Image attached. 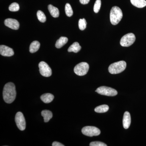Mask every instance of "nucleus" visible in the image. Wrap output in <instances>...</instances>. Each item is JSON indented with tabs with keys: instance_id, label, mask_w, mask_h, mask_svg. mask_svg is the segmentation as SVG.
I'll use <instances>...</instances> for the list:
<instances>
[{
	"instance_id": "f257e3e1",
	"label": "nucleus",
	"mask_w": 146,
	"mask_h": 146,
	"mask_svg": "<svg viewBox=\"0 0 146 146\" xmlns=\"http://www.w3.org/2000/svg\"><path fill=\"white\" fill-rule=\"evenodd\" d=\"M16 96V87L12 82H8L5 84L3 90V98L4 100L7 104L13 102Z\"/></svg>"
},
{
	"instance_id": "f03ea898",
	"label": "nucleus",
	"mask_w": 146,
	"mask_h": 146,
	"mask_svg": "<svg viewBox=\"0 0 146 146\" xmlns=\"http://www.w3.org/2000/svg\"><path fill=\"white\" fill-rule=\"evenodd\" d=\"M122 11L119 7L114 6L111 9L110 12V21L114 25H117L123 18Z\"/></svg>"
},
{
	"instance_id": "7ed1b4c3",
	"label": "nucleus",
	"mask_w": 146,
	"mask_h": 146,
	"mask_svg": "<svg viewBox=\"0 0 146 146\" xmlns=\"http://www.w3.org/2000/svg\"><path fill=\"white\" fill-rule=\"evenodd\" d=\"M126 63L123 60L115 62L110 65L108 71L112 74H119L124 71L126 68Z\"/></svg>"
},
{
	"instance_id": "20e7f679",
	"label": "nucleus",
	"mask_w": 146,
	"mask_h": 146,
	"mask_svg": "<svg viewBox=\"0 0 146 146\" xmlns=\"http://www.w3.org/2000/svg\"><path fill=\"white\" fill-rule=\"evenodd\" d=\"M136 40V36L133 33H129L124 35L120 40V44L123 47H129Z\"/></svg>"
},
{
	"instance_id": "39448f33",
	"label": "nucleus",
	"mask_w": 146,
	"mask_h": 146,
	"mask_svg": "<svg viewBox=\"0 0 146 146\" xmlns=\"http://www.w3.org/2000/svg\"><path fill=\"white\" fill-rule=\"evenodd\" d=\"M89 66L86 62H82L76 65L74 72L76 74L79 76L85 75L89 71Z\"/></svg>"
},
{
	"instance_id": "423d86ee",
	"label": "nucleus",
	"mask_w": 146,
	"mask_h": 146,
	"mask_svg": "<svg viewBox=\"0 0 146 146\" xmlns=\"http://www.w3.org/2000/svg\"><path fill=\"white\" fill-rule=\"evenodd\" d=\"M98 94L107 96H115L117 95V91L110 87L102 86L99 87L96 91Z\"/></svg>"
},
{
	"instance_id": "0eeeda50",
	"label": "nucleus",
	"mask_w": 146,
	"mask_h": 146,
	"mask_svg": "<svg viewBox=\"0 0 146 146\" xmlns=\"http://www.w3.org/2000/svg\"><path fill=\"white\" fill-rule=\"evenodd\" d=\"M82 132L85 136L93 137L98 136L100 134V130L98 128L94 126H86L82 129Z\"/></svg>"
},
{
	"instance_id": "6e6552de",
	"label": "nucleus",
	"mask_w": 146,
	"mask_h": 146,
	"mask_svg": "<svg viewBox=\"0 0 146 146\" xmlns=\"http://www.w3.org/2000/svg\"><path fill=\"white\" fill-rule=\"evenodd\" d=\"M15 121L17 127L21 131H24L26 128V121L23 114L21 112L16 113Z\"/></svg>"
},
{
	"instance_id": "1a4fd4ad",
	"label": "nucleus",
	"mask_w": 146,
	"mask_h": 146,
	"mask_svg": "<svg viewBox=\"0 0 146 146\" xmlns=\"http://www.w3.org/2000/svg\"><path fill=\"white\" fill-rule=\"evenodd\" d=\"M39 68L40 73L43 76L48 77L52 75L51 69L46 62L44 61L40 62L39 64Z\"/></svg>"
},
{
	"instance_id": "9d476101",
	"label": "nucleus",
	"mask_w": 146,
	"mask_h": 146,
	"mask_svg": "<svg viewBox=\"0 0 146 146\" xmlns=\"http://www.w3.org/2000/svg\"><path fill=\"white\" fill-rule=\"evenodd\" d=\"M5 25L6 26L13 30H18L20 27L19 22L15 19L8 18L5 21Z\"/></svg>"
},
{
	"instance_id": "9b49d317",
	"label": "nucleus",
	"mask_w": 146,
	"mask_h": 146,
	"mask_svg": "<svg viewBox=\"0 0 146 146\" xmlns=\"http://www.w3.org/2000/svg\"><path fill=\"white\" fill-rule=\"evenodd\" d=\"M0 54L3 56L9 57L13 55L14 53L11 48L5 45H1L0 46Z\"/></svg>"
},
{
	"instance_id": "f8f14e48",
	"label": "nucleus",
	"mask_w": 146,
	"mask_h": 146,
	"mask_svg": "<svg viewBox=\"0 0 146 146\" xmlns=\"http://www.w3.org/2000/svg\"><path fill=\"white\" fill-rule=\"evenodd\" d=\"M131 122V119L130 113L128 112H125L124 113L123 117V126L125 129H127L130 126Z\"/></svg>"
},
{
	"instance_id": "ddd939ff",
	"label": "nucleus",
	"mask_w": 146,
	"mask_h": 146,
	"mask_svg": "<svg viewBox=\"0 0 146 146\" xmlns=\"http://www.w3.org/2000/svg\"><path fill=\"white\" fill-rule=\"evenodd\" d=\"M40 98L44 103L48 104L52 101L54 99V96L52 94L47 93L42 95Z\"/></svg>"
},
{
	"instance_id": "4468645a",
	"label": "nucleus",
	"mask_w": 146,
	"mask_h": 146,
	"mask_svg": "<svg viewBox=\"0 0 146 146\" xmlns=\"http://www.w3.org/2000/svg\"><path fill=\"white\" fill-rule=\"evenodd\" d=\"M48 9L51 16L54 18H58L59 16V11L57 7H55L52 5L48 6Z\"/></svg>"
},
{
	"instance_id": "2eb2a0df",
	"label": "nucleus",
	"mask_w": 146,
	"mask_h": 146,
	"mask_svg": "<svg viewBox=\"0 0 146 146\" xmlns=\"http://www.w3.org/2000/svg\"><path fill=\"white\" fill-rule=\"evenodd\" d=\"M42 116L44 117V121L45 122H48L52 117L53 115L52 112L48 110H44L42 111Z\"/></svg>"
},
{
	"instance_id": "dca6fc26",
	"label": "nucleus",
	"mask_w": 146,
	"mask_h": 146,
	"mask_svg": "<svg viewBox=\"0 0 146 146\" xmlns=\"http://www.w3.org/2000/svg\"><path fill=\"white\" fill-rule=\"evenodd\" d=\"M68 38L65 36H61L56 41L55 44V46L57 48H62L68 42Z\"/></svg>"
},
{
	"instance_id": "f3484780",
	"label": "nucleus",
	"mask_w": 146,
	"mask_h": 146,
	"mask_svg": "<svg viewBox=\"0 0 146 146\" xmlns=\"http://www.w3.org/2000/svg\"><path fill=\"white\" fill-rule=\"evenodd\" d=\"M131 3L138 8H143L146 6L145 0H130Z\"/></svg>"
},
{
	"instance_id": "a211bd4d",
	"label": "nucleus",
	"mask_w": 146,
	"mask_h": 146,
	"mask_svg": "<svg viewBox=\"0 0 146 146\" xmlns=\"http://www.w3.org/2000/svg\"><path fill=\"white\" fill-rule=\"evenodd\" d=\"M81 47L78 42H75L73 43L70 46L68 49L69 52H73L77 53L81 50Z\"/></svg>"
},
{
	"instance_id": "6ab92c4d",
	"label": "nucleus",
	"mask_w": 146,
	"mask_h": 146,
	"mask_svg": "<svg viewBox=\"0 0 146 146\" xmlns=\"http://www.w3.org/2000/svg\"><path fill=\"white\" fill-rule=\"evenodd\" d=\"M40 46V44L39 42L37 41H35L32 42L30 46V52L33 53L36 52L39 50Z\"/></svg>"
},
{
	"instance_id": "aec40b11",
	"label": "nucleus",
	"mask_w": 146,
	"mask_h": 146,
	"mask_svg": "<svg viewBox=\"0 0 146 146\" xmlns=\"http://www.w3.org/2000/svg\"><path fill=\"white\" fill-rule=\"evenodd\" d=\"M109 108V106L107 105H102L96 108L95 111L97 113H104L107 112Z\"/></svg>"
},
{
	"instance_id": "412c9836",
	"label": "nucleus",
	"mask_w": 146,
	"mask_h": 146,
	"mask_svg": "<svg viewBox=\"0 0 146 146\" xmlns=\"http://www.w3.org/2000/svg\"><path fill=\"white\" fill-rule=\"evenodd\" d=\"M36 15H37L38 20L41 23H45L46 22V18L44 13L42 11H38Z\"/></svg>"
},
{
	"instance_id": "4be33fe9",
	"label": "nucleus",
	"mask_w": 146,
	"mask_h": 146,
	"mask_svg": "<svg viewBox=\"0 0 146 146\" xmlns=\"http://www.w3.org/2000/svg\"><path fill=\"white\" fill-rule=\"evenodd\" d=\"M65 11L66 15L68 17H71L73 14L72 9L69 3H66L65 6Z\"/></svg>"
},
{
	"instance_id": "5701e85b",
	"label": "nucleus",
	"mask_w": 146,
	"mask_h": 146,
	"mask_svg": "<svg viewBox=\"0 0 146 146\" xmlns=\"http://www.w3.org/2000/svg\"><path fill=\"white\" fill-rule=\"evenodd\" d=\"M79 28L81 31L84 30L86 28V22L84 18L80 19L78 22Z\"/></svg>"
},
{
	"instance_id": "b1692460",
	"label": "nucleus",
	"mask_w": 146,
	"mask_h": 146,
	"mask_svg": "<svg viewBox=\"0 0 146 146\" xmlns=\"http://www.w3.org/2000/svg\"><path fill=\"white\" fill-rule=\"evenodd\" d=\"M20 9V6L18 3H13L9 5V9L11 11H17Z\"/></svg>"
},
{
	"instance_id": "393cba45",
	"label": "nucleus",
	"mask_w": 146,
	"mask_h": 146,
	"mask_svg": "<svg viewBox=\"0 0 146 146\" xmlns=\"http://www.w3.org/2000/svg\"><path fill=\"white\" fill-rule=\"evenodd\" d=\"M101 6V0H96L94 5V12L98 13L100 9Z\"/></svg>"
},
{
	"instance_id": "a878e982",
	"label": "nucleus",
	"mask_w": 146,
	"mask_h": 146,
	"mask_svg": "<svg viewBox=\"0 0 146 146\" xmlns=\"http://www.w3.org/2000/svg\"><path fill=\"white\" fill-rule=\"evenodd\" d=\"M90 146H107V145L102 143V142H99V141H95L92 142L90 143Z\"/></svg>"
},
{
	"instance_id": "bb28decb",
	"label": "nucleus",
	"mask_w": 146,
	"mask_h": 146,
	"mask_svg": "<svg viewBox=\"0 0 146 146\" xmlns=\"http://www.w3.org/2000/svg\"><path fill=\"white\" fill-rule=\"evenodd\" d=\"M52 146H64V145H63L59 142H56L55 141L52 143Z\"/></svg>"
},
{
	"instance_id": "cd10ccee",
	"label": "nucleus",
	"mask_w": 146,
	"mask_h": 146,
	"mask_svg": "<svg viewBox=\"0 0 146 146\" xmlns=\"http://www.w3.org/2000/svg\"><path fill=\"white\" fill-rule=\"evenodd\" d=\"M90 1V0H80V2L82 4H87Z\"/></svg>"
}]
</instances>
